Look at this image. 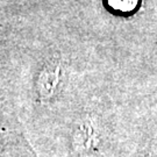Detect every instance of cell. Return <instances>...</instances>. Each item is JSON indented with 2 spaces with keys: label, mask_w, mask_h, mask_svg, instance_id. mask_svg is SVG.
Returning <instances> with one entry per match:
<instances>
[{
  "label": "cell",
  "mask_w": 157,
  "mask_h": 157,
  "mask_svg": "<svg viewBox=\"0 0 157 157\" xmlns=\"http://www.w3.org/2000/svg\"><path fill=\"white\" fill-rule=\"evenodd\" d=\"M137 0H108L112 8L118 11H130L136 6Z\"/></svg>",
  "instance_id": "1"
}]
</instances>
